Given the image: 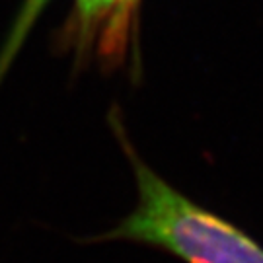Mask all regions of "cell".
<instances>
[{"mask_svg":"<svg viewBox=\"0 0 263 263\" xmlns=\"http://www.w3.org/2000/svg\"><path fill=\"white\" fill-rule=\"evenodd\" d=\"M137 0H78L82 39H94L105 53H121Z\"/></svg>","mask_w":263,"mask_h":263,"instance_id":"cell-2","label":"cell"},{"mask_svg":"<svg viewBox=\"0 0 263 263\" xmlns=\"http://www.w3.org/2000/svg\"><path fill=\"white\" fill-rule=\"evenodd\" d=\"M137 181V205L90 242H133L156 248L183 263H263V246L244 228L201 207L144 164L115 127Z\"/></svg>","mask_w":263,"mask_h":263,"instance_id":"cell-1","label":"cell"},{"mask_svg":"<svg viewBox=\"0 0 263 263\" xmlns=\"http://www.w3.org/2000/svg\"><path fill=\"white\" fill-rule=\"evenodd\" d=\"M39 4H41V0H33V2H29V4H28V6H29L28 12H35V10H37Z\"/></svg>","mask_w":263,"mask_h":263,"instance_id":"cell-3","label":"cell"}]
</instances>
